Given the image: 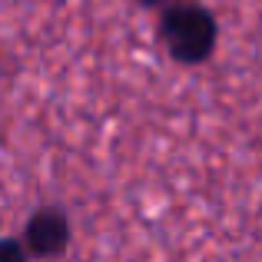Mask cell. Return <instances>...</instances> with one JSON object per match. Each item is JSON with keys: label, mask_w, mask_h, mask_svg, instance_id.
I'll return each instance as SVG.
<instances>
[{"label": "cell", "mask_w": 262, "mask_h": 262, "mask_svg": "<svg viewBox=\"0 0 262 262\" xmlns=\"http://www.w3.org/2000/svg\"><path fill=\"white\" fill-rule=\"evenodd\" d=\"M4 262H24V249H20V243H7Z\"/></svg>", "instance_id": "3"}, {"label": "cell", "mask_w": 262, "mask_h": 262, "mask_svg": "<svg viewBox=\"0 0 262 262\" xmlns=\"http://www.w3.org/2000/svg\"><path fill=\"white\" fill-rule=\"evenodd\" d=\"M160 37L179 63H199L216 47V20L196 4H169L160 24Z\"/></svg>", "instance_id": "1"}, {"label": "cell", "mask_w": 262, "mask_h": 262, "mask_svg": "<svg viewBox=\"0 0 262 262\" xmlns=\"http://www.w3.org/2000/svg\"><path fill=\"white\" fill-rule=\"evenodd\" d=\"M146 4H173V0H146Z\"/></svg>", "instance_id": "4"}, {"label": "cell", "mask_w": 262, "mask_h": 262, "mask_svg": "<svg viewBox=\"0 0 262 262\" xmlns=\"http://www.w3.org/2000/svg\"><path fill=\"white\" fill-rule=\"evenodd\" d=\"M67 239H70V226H67L63 212H53V209L37 212L30 219V226H27V246L37 256H57V252H63Z\"/></svg>", "instance_id": "2"}]
</instances>
